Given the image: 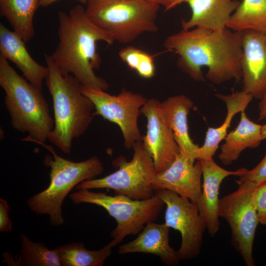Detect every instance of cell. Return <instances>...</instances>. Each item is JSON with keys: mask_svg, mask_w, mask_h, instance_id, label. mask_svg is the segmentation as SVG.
Wrapping results in <instances>:
<instances>
[{"mask_svg": "<svg viewBox=\"0 0 266 266\" xmlns=\"http://www.w3.org/2000/svg\"><path fill=\"white\" fill-rule=\"evenodd\" d=\"M242 32L226 28L222 31L196 27L168 36L164 47L179 55V68L192 79L203 81L201 68L206 66V78L220 84L234 79L242 80Z\"/></svg>", "mask_w": 266, "mask_h": 266, "instance_id": "6da1fadb", "label": "cell"}, {"mask_svg": "<svg viewBox=\"0 0 266 266\" xmlns=\"http://www.w3.org/2000/svg\"><path fill=\"white\" fill-rule=\"evenodd\" d=\"M58 19L59 42L50 56L61 73L72 75L82 85L106 90L107 81L94 71L101 63L96 44L103 41L112 44L113 35L95 25L80 5L74 6L68 14L59 11Z\"/></svg>", "mask_w": 266, "mask_h": 266, "instance_id": "7a4b0ae2", "label": "cell"}, {"mask_svg": "<svg viewBox=\"0 0 266 266\" xmlns=\"http://www.w3.org/2000/svg\"><path fill=\"white\" fill-rule=\"evenodd\" d=\"M48 68L45 79L52 96L54 126L48 140L63 153H71L73 139L86 132L94 118L95 105L81 90V84L71 74L63 75L50 56L44 54Z\"/></svg>", "mask_w": 266, "mask_h": 266, "instance_id": "3957f363", "label": "cell"}, {"mask_svg": "<svg viewBox=\"0 0 266 266\" xmlns=\"http://www.w3.org/2000/svg\"><path fill=\"white\" fill-rule=\"evenodd\" d=\"M0 85L5 92L4 103L12 127L28 133L23 140L45 143L54 128V120L42 90L18 74L1 56Z\"/></svg>", "mask_w": 266, "mask_h": 266, "instance_id": "277c9868", "label": "cell"}, {"mask_svg": "<svg viewBox=\"0 0 266 266\" xmlns=\"http://www.w3.org/2000/svg\"><path fill=\"white\" fill-rule=\"evenodd\" d=\"M48 150L43 163L50 167V183L46 189L30 197L29 208L37 214L47 215L52 225L64 224L62 205L70 192L80 183L96 178L103 171L100 160L96 156L81 162H73L58 155L53 148L43 142H37Z\"/></svg>", "mask_w": 266, "mask_h": 266, "instance_id": "5b68a950", "label": "cell"}, {"mask_svg": "<svg viewBox=\"0 0 266 266\" xmlns=\"http://www.w3.org/2000/svg\"><path fill=\"white\" fill-rule=\"evenodd\" d=\"M86 4L89 18L120 43L127 44L144 33L158 30L160 5L147 0H88Z\"/></svg>", "mask_w": 266, "mask_h": 266, "instance_id": "8992f818", "label": "cell"}, {"mask_svg": "<svg viewBox=\"0 0 266 266\" xmlns=\"http://www.w3.org/2000/svg\"><path fill=\"white\" fill-rule=\"evenodd\" d=\"M69 197L76 204L87 203L101 206L115 219L117 226L111 232L112 240L108 244L112 248L128 235L139 233L147 223L155 221L165 204L155 194L149 199L137 200L123 195L112 196L83 189L70 194Z\"/></svg>", "mask_w": 266, "mask_h": 266, "instance_id": "52a82bcc", "label": "cell"}, {"mask_svg": "<svg viewBox=\"0 0 266 266\" xmlns=\"http://www.w3.org/2000/svg\"><path fill=\"white\" fill-rule=\"evenodd\" d=\"M130 161L119 156L112 161L117 170L100 178L84 181L75 187L79 189H108L116 195H123L133 200H144L155 194L152 182L156 174L153 161L144 148L142 141L135 142Z\"/></svg>", "mask_w": 266, "mask_h": 266, "instance_id": "ba28073f", "label": "cell"}, {"mask_svg": "<svg viewBox=\"0 0 266 266\" xmlns=\"http://www.w3.org/2000/svg\"><path fill=\"white\" fill-rule=\"evenodd\" d=\"M238 186L236 191L220 199L219 215L229 224L232 244L245 265L254 266L253 246L259 221L252 195L257 187L247 183Z\"/></svg>", "mask_w": 266, "mask_h": 266, "instance_id": "9c48e42d", "label": "cell"}, {"mask_svg": "<svg viewBox=\"0 0 266 266\" xmlns=\"http://www.w3.org/2000/svg\"><path fill=\"white\" fill-rule=\"evenodd\" d=\"M81 90L94 103V116L99 115L119 127L127 149H130L135 142L142 141L137 122L140 109L147 100L144 96L125 88L117 96L90 85H81Z\"/></svg>", "mask_w": 266, "mask_h": 266, "instance_id": "30bf717a", "label": "cell"}, {"mask_svg": "<svg viewBox=\"0 0 266 266\" xmlns=\"http://www.w3.org/2000/svg\"><path fill=\"white\" fill-rule=\"evenodd\" d=\"M155 195L166 205L165 224L179 231L181 243L176 251L180 261L190 260L200 253L206 225L197 204L167 190H155Z\"/></svg>", "mask_w": 266, "mask_h": 266, "instance_id": "8fae6325", "label": "cell"}, {"mask_svg": "<svg viewBox=\"0 0 266 266\" xmlns=\"http://www.w3.org/2000/svg\"><path fill=\"white\" fill-rule=\"evenodd\" d=\"M147 119V131L143 137L144 148L151 157L156 173L166 169L180 153L172 131L163 116L161 102L151 98L140 109Z\"/></svg>", "mask_w": 266, "mask_h": 266, "instance_id": "7c38bea8", "label": "cell"}, {"mask_svg": "<svg viewBox=\"0 0 266 266\" xmlns=\"http://www.w3.org/2000/svg\"><path fill=\"white\" fill-rule=\"evenodd\" d=\"M241 32L242 90L261 100L266 92V33Z\"/></svg>", "mask_w": 266, "mask_h": 266, "instance_id": "4fadbf2b", "label": "cell"}, {"mask_svg": "<svg viewBox=\"0 0 266 266\" xmlns=\"http://www.w3.org/2000/svg\"><path fill=\"white\" fill-rule=\"evenodd\" d=\"M195 162L180 153L166 169L156 173L154 190H167L197 204L202 192V168L200 160Z\"/></svg>", "mask_w": 266, "mask_h": 266, "instance_id": "5bb4252c", "label": "cell"}, {"mask_svg": "<svg viewBox=\"0 0 266 266\" xmlns=\"http://www.w3.org/2000/svg\"><path fill=\"white\" fill-rule=\"evenodd\" d=\"M200 161L203 179L202 192L196 204L208 233L213 237L220 227L218 195L222 182L229 176L239 177L248 169L241 167L236 170H228L218 165L213 159Z\"/></svg>", "mask_w": 266, "mask_h": 266, "instance_id": "9a60e30c", "label": "cell"}, {"mask_svg": "<svg viewBox=\"0 0 266 266\" xmlns=\"http://www.w3.org/2000/svg\"><path fill=\"white\" fill-rule=\"evenodd\" d=\"M170 228L164 224L153 221L146 224L138 236L119 247L118 253H143L152 254L159 257L166 265H177L180 260L177 252L169 245Z\"/></svg>", "mask_w": 266, "mask_h": 266, "instance_id": "2e32d148", "label": "cell"}, {"mask_svg": "<svg viewBox=\"0 0 266 266\" xmlns=\"http://www.w3.org/2000/svg\"><path fill=\"white\" fill-rule=\"evenodd\" d=\"M25 43L15 32L0 23V56L15 64L29 82L42 91L48 68L33 60Z\"/></svg>", "mask_w": 266, "mask_h": 266, "instance_id": "e0dca14e", "label": "cell"}, {"mask_svg": "<svg viewBox=\"0 0 266 266\" xmlns=\"http://www.w3.org/2000/svg\"><path fill=\"white\" fill-rule=\"evenodd\" d=\"M182 2L188 3L192 11L188 20H181L182 30L198 27L214 31L227 28L240 3L237 0H182Z\"/></svg>", "mask_w": 266, "mask_h": 266, "instance_id": "ac0fdd59", "label": "cell"}, {"mask_svg": "<svg viewBox=\"0 0 266 266\" xmlns=\"http://www.w3.org/2000/svg\"><path fill=\"white\" fill-rule=\"evenodd\" d=\"M193 106V101L183 95L170 97L161 102L163 116L172 131L180 153L195 161L200 147L191 138L188 125V115Z\"/></svg>", "mask_w": 266, "mask_h": 266, "instance_id": "d6986e66", "label": "cell"}, {"mask_svg": "<svg viewBox=\"0 0 266 266\" xmlns=\"http://www.w3.org/2000/svg\"><path fill=\"white\" fill-rule=\"evenodd\" d=\"M216 96L226 104L227 113L224 122L217 128L209 127L206 132L203 145L200 147L196 154L197 160H210L217 150L220 142L227 134L234 116L245 109L253 99L243 91L233 92L231 95L216 94Z\"/></svg>", "mask_w": 266, "mask_h": 266, "instance_id": "ffe728a7", "label": "cell"}, {"mask_svg": "<svg viewBox=\"0 0 266 266\" xmlns=\"http://www.w3.org/2000/svg\"><path fill=\"white\" fill-rule=\"evenodd\" d=\"M240 119L237 127L227 134L225 142L220 147L218 157L225 166H229L238 159L241 152L247 148H256L263 140L262 125L251 121L245 111L240 112Z\"/></svg>", "mask_w": 266, "mask_h": 266, "instance_id": "44dd1931", "label": "cell"}, {"mask_svg": "<svg viewBox=\"0 0 266 266\" xmlns=\"http://www.w3.org/2000/svg\"><path fill=\"white\" fill-rule=\"evenodd\" d=\"M40 0H0V11L15 32L27 42L34 36L33 17Z\"/></svg>", "mask_w": 266, "mask_h": 266, "instance_id": "7402d4cb", "label": "cell"}, {"mask_svg": "<svg viewBox=\"0 0 266 266\" xmlns=\"http://www.w3.org/2000/svg\"><path fill=\"white\" fill-rule=\"evenodd\" d=\"M227 28L233 31L252 30L266 33V0H242Z\"/></svg>", "mask_w": 266, "mask_h": 266, "instance_id": "603a6c76", "label": "cell"}, {"mask_svg": "<svg viewBox=\"0 0 266 266\" xmlns=\"http://www.w3.org/2000/svg\"><path fill=\"white\" fill-rule=\"evenodd\" d=\"M62 266H102L112 252L108 244L95 251L87 250L82 242H72L58 246Z\"/></svg>", "mask_w": 266, "mask_h": 266, "instance_id": "cb8c5ba5", "label": "cell"}, {"mask_svg": "<svg viewBox=\"0 0 266 266\" xmlns=\"http://www.w3.org/2000/svg\"><path fill=\"white\" fill-rule=\"evenodd\" d=\"M21 248L16 266H61L56 249H49L43 243L33 242L25 233L20 234Z\"/></svg>", "mask_w": 266, "mask_h": 266, "instance_id": "d4e9b609", "label": "cell"}, {"mask_svg": "<svg viewBox=\"0 0 266 266\" xmlns=\"http://www.w3.org/2000/svg\"><path fill=\"white\" fill-rule=\"evenodd\" d=\"M120 59L141 77L149 79L155 73L154 57L149 53L136 47L128 46L121 49Z\"/></svg>", "mask_w": 266, "mask_h": 266, "instance_id": "484cf974", "label": "cell"}, {"mask_svg": "<svg viewBox=\"0 0 266 266\" xmlns=\"http://www.w3.org/2000/svg\"><path fill=\"white\" fill-rule=\"evenodd\" d=\"M266 182V153L259 164L254 168L239 176L236 180L238 185L247 183L258 187Z\"/></svg>", "mask_w": 266, "mask_h": 266, "instance_id": "4316f807", "label": "cell"}, {"mask_svg": "<svg viewBox=\"0 0 266 266\" xmlns=\"http://www.w3.org/2000/svg\"><path fill=\"white\" fill-rule=\"evenodd\" d=\"M252 200L259 223L266 226V182L255 188L253 192Z\"/></svg>", "mask_w": 266, "mask_h": 266, "instance_id": "83f0119b", "label": "cell"}, {"mask_svg": "<svg viewBox=\"0 0 266 266\" xmlns=\"http://www.w3.org/2000/svg\"><path fill=\"white\" fill-rule=\"evenodd\" d=\"M10 207L8 202L0 199V233H10L12 230V223L9 217Z\"/></svg>", "mask_w": 266, "mask_h": 266, "instance_id": "f1b7e54d", "label": "cell"}, {"mask_svg": "<svg viewBox=\"0 0 266 266\" xmlns=\"http://www.w3.org/2000/svg\"><path fill=\"white\" fill-rule=\"evenodd\" d=\"M148 1L162 5L166 10H169L175 6L182 3V0H147Z\"/></svg>", "mask_w": 266, "mask_h": 266, "instance_id": "f546056e", "label": "cell"}, {"mask_svg": "<svg viewBox=\"0 0 266 266\" xmlns=\"http://www.w3.org/2000/svg\"><path fill=\"white\" fill-rule=\"evenodd\" d=\"M259 120L266 118V92L259 104Z\"/></svg>", "mask_w": 266, "mask_h": 266, "instance_id": "4dcf8cb0", "label": "cell"}, {"mask_svg": "<svg viewBox=\"0 0 266 266\" xmlns=\"http://www.w3.org/2000/svg\"><path fill=\"white\" fill-rule=\"evenodd\" d=\"M59 0H40L39 5L41 6H47ZM82 3H87L88 0H76Z\"/></svg>", "mask_w": 266, "mask_h": 266, "instance_id": "1f68e13d", "label": "cell"}, {"mask_svg": "<svg viewBox=\"0 0 266 266\" xmlns=\"http://www.w3.org/2000/svg\"><path fill=\"white\" fill-rule=\"evenodd\" d=\"M261 134L263 139H266V124L262 125Z\"/></svg>", "mask_w": 266, "mask_h": 266, "instance_id": "d6a6232c", "label": "cell"}]
</instances>
